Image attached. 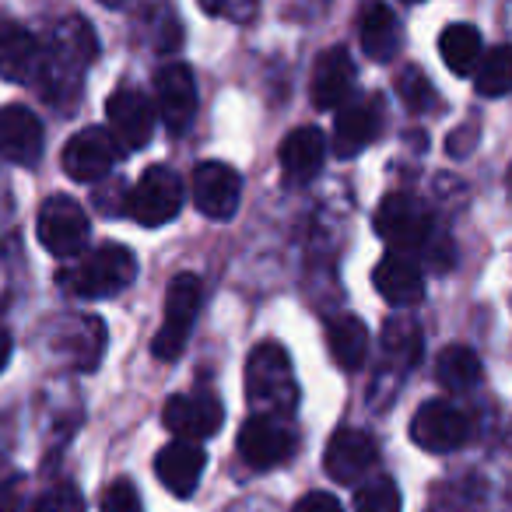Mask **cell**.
I'll list each match as a JSON object with an SVG mask.
<instances>
[{
	"mask_svg": "<svg viewBox=\"0 0 512 512\" xmlns=\"http://www.w3.org/2000/svg\"><path fill=\"white\" fill-rule=\"evenodd\" d=\"M95 50H99V43H95L92 25H85L81 18L60 25L50 46L43 50V74L39 78L46 81V99L71 102L81 88V71L95 60Z\"/></svg>",
	"mask_w": 512,
	"mask_h": 512,
	"instance_id": "obj_2",
	"label": "cell"
},
{
	"mask_svg": "<svg viewBox=\"0 0 512 512\" xmlns=\"http://www.w3.org/2000/svg\"><path fill=\"white\" fill-rule=\"evenodd\" d=\"M355 509L358 512H400L397 481H393V477H386V474L369 477V481L355 491Z\"/></svg>",
	"mask_w": 512,
	"mask_h": 512,
	"instance_id": "obj_29",
	"label": "cell"
},
{
	"mask_svg": "<svg viewBox=\"0 0 512 512\" xmlns=\"http://www.w3.org/2000/svg\"><path fill=\"white\" fill-rule=\"evenodd\" d=\"M439 53L453 74H474L481 64V36L474 25H449L439 36Z\"/></svg>",
	"mask_w": 512,
	"mask_h": 512,
	"instance_id": "obj_25",
	"label": "cell"
},
{
	"mask_svg": "<svg viewBox=\"0 0 512 512\" xmlns=\"http://www.w3.org/2000/svg\"><path fill=\"white\" fill-rule=\"evenodd\" d=\"M0 155L15 165H36L43 158V120L32 109H0Z\"/></svg>",
	"mask_w": 512,
	"mask_h": 512,
	"instance_id": "obj_17",
	"label": "cell"
},
{
	"mask_svg": "<svg viewBox=\"0 0 512 512\" xmlns=\"http://www.w3.org/2000/svg\"><path fill=\"white\" fill-rule=\"evenodd\" d=\"M355 92V60L344 46L327 50L313 67V102L316 109H337Z\"/></svg>",
	"mask_w": 512,
	"mask_h": 512,
	"instance_id": "obj_21",
	"label": "cell"
},
{
	"mask_svg": "<svg viewBox=\"0 0 512 512\" xmlns=\"http://www.w3.org/2000/svg\"><path fill=\"white\" fill-rule=\"evenodd\" d=\"M358 36H362V50L369 53L376 64H386L393 53L400 50V25L397 15L386 8L383 0H369L362 8V18H358Z\"/></svg>",
	"mask_w": 512,
	"mask_h": 512,
	"instance_id": "obj_23",
	"label": "cell"
},
{
	"mask_svg": "<svg viewBox=\"0 0 512 512\" xmlns=\"http://www.w3.org/2000/svg\"><path fill=\"white\" fill-rule=\"evenodd\" d=\"M242 179L232 165L225 162H200L193 169V204L200 214L214 221H228L239 211Z\"/></svg>",
	"mask_w": 512,
	"mask_h": 512,
	"instance_id": "obj_10",
	"label": "cell"
},
{
	"mask_svg": "<svg viewBox=\"0 0 512 512\" xmlns=\"http://www.w3.org/2000/svg\"><path fill=\"white\" fill-rule=\"evenodd\" d=\"M397 92H400V99H404V106L411 109V113H428V109L439 106V95H435L432 81H428L418 67H404V71H400Z\"/></svg>",
	"mask_w": 512,
	"mask_h": 512,
	"instance_id": "obj_30",
	"label": "cell"
},
{
	"mask_svg": "<svg viewBox=\"0 0 512 512\" xmlns=\"http://www.w3.org/2000/svg\"><path fill=\"white\" fill-rule=\"evenodd\" d=\"M295 449H299V435L285 418L256 414L239 428V453L256 470H271L278 463L292 460Z\"/></svg>",
	"mask_w": 512,
	"mask_h": 512,
	"instance_id": "obj_7",
	"label": "cell"
},
{
	"mask_svg": "<svg viewBox=\"0 0 512 512\" xmlns=\"http://www.w3.org/2000/svg\"><path fill=\"white\" fill-rule=\"evenodd\" d=\"M99 509L102 512H141V495H137V488L127 477H120V481H113L102 491Z\"/></svg>",
	"mask_w": 512,
	"mask_h": 512,
	"instance_id": "obj_33",
	"label": "cell"
},
{
	"mask_svg": "<svg viewBox=\"0 0 512 512\" xmlns=\"http://www.w3.org/2000/svg\"><path fill=\"white\" fill-rule=\"evenodd\" d=\"M292 512H344V509L334 495H327V491H309L306 498H299V505H295Z\"/></svg>",
	"mask_w": 512,
	"mask_h": 512,
	"instance_id": "obj_34",
	"label": "cell"
},
{
	"mask_svg": "<svg viewBox=\"0 0 512 512\" xmlns=\"http://www.w3.org/2000/svg\"><path fill=\"white\" fill-rule=\"evenodd\" d=\"M162 421L183 442H200L218 432L225 411H221V400L214 393H179L165 404Z\"/></svg>",
	"mask_w": 512,
	"mask_h": 512,
	"instance_id": "obj_14",
	"label": "cell"
},
{
	"mask_svg": "<svg viewBox=\"0 0 512 512\" xmlns=\"http://www.w3.org/2000/svg\"><path fill=\"white\" fill-rule=\"evenodd\" d=\"M376 232L393 253H435V225L432 214L421 200L407 197V193H390L383 204L376 207Z\"/></svg>",
	"mask_w": 512,
	"mask_h": 512,
	"instance_id": "obj_3",
	"label": "cell"
},
{
	"mask_svg": "<svg viewBox=\"0 0 512 512\" xmlns=\"http://www.w3.org/2000/svg\"><path fill=\"white\" fill-rule=\"evenodd\" d=\"M155 113L151 99L137 88H120V92L109 95L106 116H109V134L116 137V144L137 151L151 141V130H155Z\"/></svg>",
	"mask_w": 512,
	"mask_h": 512,
	"instance_id": "obj_15",
	"label": "cell"
},
{
	"mask_svg": "<svg viewBox=\"0 0 512 512\" xmlns=\"http://www.w3.org/2000/svg\"><path fill=\"white\" fill-rule=\"evenodd\" d=\"M179 207H183V183L165 165H151L127 197V214L144 228H158L165 221H172L179 214Z\"/></svg>",
	"mask_w": 512,
	"mask_h": 512,
	"instance_id": "obj_6",
	"label": "cell"
},
{
	"mask_svg": "<svg viewBox=\"0 0 512 512\" xmlns=\"http://www.w3.org/2000/svg\"><path fill=\"white\" fill-rule=\"evenodd\" d=\"M200 299H204V288H200L197 274H176L172 278L169 295H165V320L158 327L155 341H151V355L158 362H176L183 355L193 320L200 313Z\"/></svg>",
	"mask_w": 512,
	"mask_h": 512,
	"instance_id": "obj_5",
	"label": "cell"
},
{
	"mask_svg": "<svg viewBox=\"0 0 512 512\" xmlns=\"http://www.w3.org/2000/svg\"><path fill=\"white\" fill-rule=\"evenodd\" d=\"M134 278L137 256L120 242H106V246L92 249L74 271L64 274V285L81 299H109V295L134 285Z\"/></svg>",
	"mask_w": 512,
	"mask_h": 512,
	"instance_id": "obj_4",
	"label": "cell"
},
{
	"mask_svg": "<svg viewBox=\"0 0 512 512\" xmlns=\"http://www.w3.org/2000/svg\"><path fill=\"white\" fill-rule=\"evenodd\" d=\"M0 512H18V481L0 484Z\"/></svg>",
	"mask_w": 512,
	"mask_h": 512,
	"instance_id": "obj_35",
	"label": "cell"
},
{
	"mask_svg": "<svg viewBox=\"0 0 512 512\" xmlns=\"http://www.w3.org/2000/svg\"><path fill=\"white\" fill-rule=\"evenodd\" d=\"M11 348H15V344H11V334L8 330H0V372H4V365H8Z\"/></svg>",
	"mask_w": 512,
	"mask_h": 512,
	"instance_id": "obj_36",
	"label": "cell"
},
{
	"mask_svg": "<svg viewBox=\"0 0 512 512\" xmlns=\"http://www.w3.org/2000/svg\"><path fill=\"white\" fill-rule=\"evenodd\" d=\"M120 158L116 137L102 127H88L81 134H74L64 148V172L74 183H99L102 176H109V169Z\"/></svg>",
	"mask_w": 512,
	"mask_h": 512,
	"instance_id": "obj_12",
	"label": "cell"
},
{
	"mask_svg": "<svg viewBox=\"0 0 512 512\" xmlns=\"http://www.w3.org/2000/svg\"><path fill=\"white\" fill-rule=\"evenodd\" d=\"M323 158H327V137L316 127H299L285 137L281 144V169H285V179L295 186L313 183L323 169Z\"/></svg>",
	"mask_w": 512,
	"mask_h": 512,
	"instance_id": "obj_22",
	"label": "cell"
},
{
	"mask_svg": "<svg viewBox=\"0 0 512 512\" xmlns=\"http://www.w3.org/2000/svg\"><path fill=\"white\" fill-rule=\"evenodd\" d=\"M43 74V46L18 25L0 29V78L11 85H32Z\"/></svg>",
	"mask_w": 512,
	"mask_h": 512,
	"instance_id": "obj_19",
	"label": "cell"
},
{
	"mask_svg": "<svg viewBox=\"0 0 512 512\" xmlns=\"http://www.w3.org/2000/svg\"><path fill=\"white\" fill-rule=\"evenodd\" d=\"M376 292L383 295L390 306H418L425 299V274H421L418 260L404 253H386L372 271Z\"/></svg>",
	"mask_w": 512,
	"mask_h": 512,
	"instance_id": "obj_18",
	"label": "cell"
},
{
	"mask_svg": "<svg viewBox=\"0 0 512 512\" xmlns=\"http://www.w3.org/2000/svg\"><path fill=\"white\" fill-rule=\"evenodd\" d=\"M200 11L211 18H225L232 25H249L260 11V0H197Z\"/></svg>",
	"mask_w": 512,
	"mask_h": 512,
	"instance_id": "obj_31",
	"label": "cell"
},
{
	"mask_svg": "<svg viewBox=\"0 0 512 512\" xmlns=\"http://www.w3.org/2000/svg\"><path fill=\"white\" fill-rule=\"evenodd\" d=\"M379 460V446L369 432L362 428H341V432L330 439L327 456H323V467H327L330 481L337 484H362L369 477V470Z\"/></svg>",
	"mask_w": 512,
	"mask_h": 512,
	"instance_id": "obj_13",
	"label": "cell"
},
{
	"mask_svg": "<svg viewBox=\"0 0 512 512\" xmlns=\"http://www.w3.org/2000/svg\"><path fill=\"white\" fill-rule=\"evenodd\" d=\"M435 379H439L446 390L467 393L470 386L481 379V362H477V355L470 348L453 344V348L442 351L439 362H435Z\"/></svg>",
	"mask_w": 512,
	"mask_h": 512,
	"instance_id": "obj_27",
	"label": "cell"
},
{
	"mask_svg": "<svg viewBox=\"0 0 512 512\" xmlns=\"http://www.w3.org/2000/svg\"><path fill=\"white\" fill-rule=\"evenodd\" d=\"M36 235L53 256H78L92 235V225L81 204H74L71 197H50L39 207Z\"/></svg>",
	"mask_w": 512,
	"mask_h": 512,
	"instance_id": "obj_8",
	"label": "cell"
},
{
	"mask_svg": "<svg viewBox=\"0 0 512 512\" xmlns=\"http://www.w3.org/2000/svg\"><path fill=\"white\" fill-rule=\"evenodd\" d=\"M207 467V453L197 446V442H169V446L162 449V453L155 456V474L158 481L165 484V488L172 491V495L186 498L193 495V488L200 484V474H204Z\"/></svg>",
	"mask_w": 512,
	"mask_h": 512,
	"instance_id": "obj_20",
	"label": "cell"
},
{
	"mask_svg": "<svg viewBox=\"0 0 512 512\" xmlns=\"http://www.w3.org/2000/svg\"><path fill=\"white\" fill-rule=\"evenodd\" d=\"M404 4H418V0H404Z\"/></svg>",
	"mask_w": 512,
	"mask_h": 512,
	"instance_id": "obj_37",
	"label": "cell"
},
{
	"mask_svg": "<svg viewBox=\"0 0 512 512\" xmlns=\"http://www.w3.org/2000/svg\"><path fill=\"white\" fill-rule=\"evenodd\" d=\"M411 439L428 453H453L470 439V421L449 400H428L411 418Z\"/></svg>",
	"mask_w": 512,
	"mask_h": 512,
	"instance_id": "obj_9",
	"label": "cell"
},
{
	"mask_svg": "<svg viewBox=\"0 0 512 512\" xmlns=\"http://www.w3.org/2000/svg\"><path fill=\"white\" fill-rule=\"evenodd\" d=\"M246 397L256 414L271 418H292L299 407V383H295L292 358L281 344L267 341L253 348L246 362Z\"/></svg>",
	"mask_w": 512,
	"mask_h": 512,
	"instance_id": "obj_1",
	"label": "cell"
},
{
	"mask_svg": "<svg viewBox=\"0 0 512 512\" xmlns=\"http://www.w3.org/2000/svg\"><path fill=\"white\" fill-rule=\"evenodd\" d=\"M155 102L158 116L169 127V134H186L197 113V85L186 64H165L155 74Z\"/></svg>",
	"mask_w": 512,
	"mask_h": 512,
	"instance_id": "obj_11",
	"label": "cell"
},
{
	"mask_svg": "<svg viewBox=\"0 0 512 512\" xmlns=\"http://www.w3.org/2000/svg\"><path fill=\"white\" fill-rule=\"evenodd\" d=\"M474 88L484 99H502L512 92V46H495L484 53L474 71Z\"/></svg>",
	"mask_w": 512,
	"mask_h": 512,
	"instance_id": "obj_26",
	"label": "cell"
},
{
	"mask_svg": "<svg viewBox=\"0 0 512 512\" xmlns=\"http://www.w3.org/2000/svg\"><path fill=\"white\" fill-rule=\"evenodd\" d=\"M327 348L341 369L355 372L369 358V330L358 316H337L327 323Z\"/></svg>",
	"mask_w": 512,
	"mask_h": 512,
	"instance_id": "obj_24",
	"label": "cell"
},
{
	"mask_svg": "<svg viewBox=\"0 0 512 512\" xmlns=\"http://www.w3.org/2000/svg\"><path fill=\"white\" fill-rule=\"evenodd\" d=\"M81 509H85L81 491L74 488V484H57V488H50L46 495H39L29 512H81Z\"/></svg>",
	"mask_w": 512,
	"mask_h": 512,
	"instance_id": "obj_32",
	"label": "cell"
},
{
	"mask_svg": "<svg viewBox=\"0 0 512 512\" xmlns=\"http://www.w3.org/2000/svg\"><path fill=\"white\" fill-rule=\"evenodd\" d=\"M383 134V102L379 99H358L344 106L334 120V151L341 158L362 155L376 137Z\"/></svg>",
	"mask_w": 512,
	"mask_h": 512,
	"instance_id": "obj_16",
	"label": "cell"
},
{
	"mask_svg": "<svg viewBox=\"0 0 512 512\" xmlns=\"http://www.w3.org/2000/svg\"><path fill=\"white\" fill-rule=\"evenodd\" d=\"M383 348L390 362H400L404 369H411L414 362L421 358V334L414 323L400 320V323H386L383 330Z\"/></svg>",
	"mask_w": 512,
	"mask_h": 512,
	"instance_id": "obj_28",
	"label": "cell"
}]
</instances>
